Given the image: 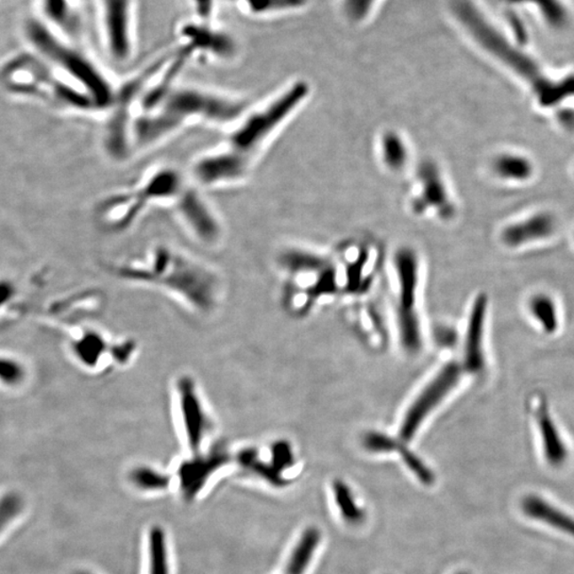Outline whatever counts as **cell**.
<instances>
[{"label":"cell","mask_w":574,"mask_h":574,"mask_svg":"<svg viewBox=\"0 0 574 574\" xmlns=\"http://www.w3.org/2000/svg\"><path fill=\"white\" fill-rule=\"evenodd\" d=\"M248 108L247 100L234 93L178 83L153 108L133 117V153L157 147L196 126L228 130Z\"/></svg>","instance_id":"1"},{"label":"cell","mask_w":574,"mask_h":574,"mask_svg":"<svg viewBox=\"0 0 574 574\" xmlns=\"http://www.w3.org/2000/svg\"><path fill=\"white\" fill-rule=\"evenodd\" d=\"M111 270L122 280L162 287L196 303H216L223 288L216 270L169 244L153 245L142 256L116 263Z\"/></svg>","instance_id":"2"},{"label":"cell","mask_w":574,"mask_h":574,"mask_svg":"<svg viewBox=\"0 0 574 574\" xmlns=\"http://www.w3.org/2000/svg\"><path fill=\"white\" fill-rule=\"evenodd\" d=\"M187 184L189 177L175 166H153L131 186L106 195L98 202V224L109 232H125L153 208L170 210Z\"/></svg>","instance_id":"3"},{"label":"cell","mask_w":574,"mask_h":574,"mask_svg":"<svg viewBox=\"0 0 574 574\" xmlns=\"http://www.w3.org/2000/svg\"><path fill=\"white\" fill-rule=\"evenodd\" d=\"M307 84L299 83L284 90L257 108L247 109L228 129L222 144L251 169L280 129L307 98Z\"/></svg>","instance_id":"4"},{"label":"cell","mask_w":574,"mask_h":574,"mask_svg":"<svg viewBox=\"0 0 574 574\" xmlns=\"http://www.w3.org/2000/svg\"><path fill=\"white\" fill-rule=\"evenodd\" d=\"M454 12L460 23L468 29L485 50L500 59L502 62L532 85L541 106L559 105L562 101L574 96V76L555 83L546 78L530 58L509 46L508 43L503 40V37L497 34L491 25H488L479 11L469 2L458 0L454 4Z\"/></svg>","instance_id":"5"},{"label":"cell","mask_w":574,"mask_h":574,"mask_svg":"<svg viewBox=\"0 0 574 574\" xmlns=\"http://www.w3.org/2000/svg\"><path fill=\"white\" fill-rule=\"evenodd\" d=\"M28 35L34 44L61 71L69 83L92 101L99 114H106L114 105L117 85L92 58L57 39L44 27L30 23Z\"/></svg>","instance_id":"6"},{"label":"cell","mask_w":574,"mask_h":574,"mask_svg":"<svg viewBox=\"0 0 574 574\" xmlns=\"http://www.w3.org/2000/svg\"><path fill=\"white\" fill-rule=\"evenodd\" d=\"M205 192L189 180L170 211L193 240L214 248L226 238V226Z\"/></svg>","instance_id":"7"},{"label":"cell","mask_w":574,"mask_h":574,"mask_svg":"<svg viewBox=\"0 0 574 574\" xmlns=\"http://www.w3.org/2000/svg\"><path fill=\"white\" fill-rule=\"evenodd\" d=\"M136 2L98 0V32L106 55L117 66L130 63L137 53Z\"/></svg>","instance_id":"8"},{"label":"cell","mask_w":574,"mask_h":574,"mask_svg":"<svg viewBox=\"0 0 574 574\" xmlns=\"http://www.w3.org/2000/svg\"><path fill=\"white\" fill-rule=\"evenodd\" d=\"M179 46L189 51L193 58L228 62L236 55L233 37L214 27L211 20L187 21L179 30Z\"/></svg>","instance_id":"9"},{"label":"cell","mask_w":574,"mask_h":574,"mask_svg":"<svg viewBox=\"0 0 574 574\" xmlns=\"http://www.w3.org/2000/svg\"><path fill=\"white\" fill-rule=\"evenodd\" d=\"M461 369L457 363H450L444 366L430 384L423 389L414 404L407 411L400 429V437L405 442H410L415 436L427 416L436 409L455 385L459 383Z\"/></svg>","instance_id":"10"},{"label":"cell","mask_w":574,"mask_h":574,"mask_svg":"<svg viewBox=\"0 0 574 574\" xmlns=\"http://www.w3.org/2000/svg\"><path fill=\"white\" fill-rule=\"evenodd\" d=\"M178 389L182 432L193 452H197L211 436L214 423L193 381L182 379Z\"/></svg>","instance_id":"11"},{"label":"cell","mask_w":574,"mask_h":574,"mask_svg":"<svg viewBox=\"0 0 574 574\" xmlns=\"http://www.w3.org/2000/svg\"><path fill=\"white\" fill-rule=\"evenodd\" d=\"M487 300L480 295L472 305L465 341V368L471 373H479L485 367L484 330Z\"/></svg>","instance_id":"12"},{"label":"cell","mask_w":574,"mask_h":574,"mask_svg":"<svg viewBox=\"0 0 574 574\" xmlns=\"http://www.w3.org/2000/svg\"><path fill=\"white\" fill-rule=\"evenodd\" d=\"M536 431L543 448L544 457L551 466L560 467L568 459V447L554 418L543 405L535 410Z\"/></svg>","instance_id":"13"},{"label":"cell","mask_w":574,"mask_h":574,"mask_svg":"<svg viewBox=\"0 0 574 574\" xmlns=\"http://www.w3.org/2000/svg\"><path fill=\"white\" fill-rule=\"evenodd\" d=\"M555 219L549 213L534 214L524 221L509 224L503 230L502 240L509 247H519L544 240L554 232Z\"/></svg>","instance_id":"14"},{"label":"cell","mask_w":574,"mask_h":574,"mask_svg":"<svg viewBox=\"0 0 574 574\" xmlns=\"http://www.w3.org/2000/svg\"><path fill=\"white\" fill-rule=\"evenodd\" d=\"M227 461L224 454L216 453L182 464L179 469L181 491L186 499L194 498L206 484L208 476Z\"/></svg>","instance_id":"15"},{"label":"cell","mask_w":574,"mask_h":574,"mask_svg":"<svg viewBox=\"0 0 574 574\" xmlns=\"http://www.w3.org/2000/svg\"><path fill=\"white\" fill-rule=\"evenodd\" d=\"M397 271L400 283V310H414L417 289V259L411 250H402L397 256Z\"/></svg>","instance_id":"16"},{"label":"cell","mask_w":574,"mask_h":574,"mask_svg":"<svg viewBox=\"0 0 574 574\" xmlns=\"http://www.w3.org/2000/svg\"><path fill=\"white\" fill-rule=\"evenodd\" d=\"M320 541L321 532L318 528L305 529L289 555L286 574H305L316 551H318Z\"/></svg>","instance_id":"17"},{"label":"cell","mask_w":574,"mask_h":574,"mask_svg":"<svg viewBox=\"0 0 574 574\" xmlns=\"http://www.w3.org/2000/svg\"><path fill=\"white\" fill-rule=\"evenodd\" d=\"M524 512L529 516L541 520L552 527L574 536V519L559 511L551 504L536 496H530L523 501Z\"/></svg>","instance_id":"18"},{"label":"cell","mask_w":574,"mask_h":574,"mask_svg":"<svg viewBox=\"0 0 574 574\" xmlns=\"http://www.w3.org/2000/svg\"><path fill=\"white\" fill-rule=\"evenodd\" d=\"M531 318L546 334H554L560 326L559 309L554 298L546 294L531 297L528 303Z\"/></svg>","instance_id":"19"},{"label":"cell","mask_w":574,"mask_h":574,"mask_svg":"<svg viewBox=\"0 0 574 574\" xmlns=\"http://www.w3.org/2000/svg\"><path fill=\"white\" fill-rule=\"evenodd\" d=\"M493 170L500 178L525 181L533 175V164L523 155L504 153L493 161Z\"/></svg>","instance_id":"20"},{"label":"cell","mask_w":574,"mask_h":574,"mask_svg":"<svg viewBox=\"0 0 574 574\" xmlns=\"http://www.w3.org/2000/svg\"><path fill=\"white\" fill-rule=\"evenodd\" d=\"M334 496L337 508L342 519L348 524L358 525L364 523L366 514L364 509L358 506L356 498L346 483L337 480L334 483Z\"/></svg>","instance_id":"21"},{"label":"cell","mask_w":574,"mask_h":574,"mask_svg":"<svg viewBox=\"0 0 574 574\" xmlns=\"http://www.w3.org/2000/svg\"><path fill=\"white\" fill-rule=\"evenodd\" d=\"M46 11L59 26L63 27L69 35H79L82 32V21L74 13V9L67 0H46Z\"/></svg>","instance_id":"22"},{"label":"cell","mask_w":574,"mask_h":574,"mask_svg":"<svg viewBox=\"0 0 574 574\" xmlns=\"http://www.w3.org/2000/svg\"><path fill=\"white\" fill-rule=\"evenodd\" d=\"M150 574H169L168 546L163 530L155 527L149 538Z\"/></svg>","instance_id":"23"},{"label":"cell","mask_w":574,"mask_h":574,"mask_svg":"<svg viewBox=\"0 0 574 574\" xmlns=\"http://www.w3.org/2000/svg\"><path fill=\"white\" fill-rule=\"evenodd\" d=\"M240 463L241 466L246 467L247 469H249L251 472H254L255 475L263 477L267 482H270L271 484L282 487L287 485V480H284L280 475V471H278L275 467L272 465H268L263 463L257 458V454L255 450H248V452H241L240 455Z\"/></svg>","instance_id":"24"},{"label":"cell","mask_w":574,"mask_h":574,"mask_svg":"<svg viewBox=\"0 0 574 574\" xmlns=\"http://www.w3.org/2000/svg\"><path fill=\"white\" fill-rule=\"evenodd\" d=\"M399 329L402 344L410 351H417L421 348L420 323L415 311L399 310Z\"/></svg>","instance_id":"25"},{"label":"cell","mask_w":574,"mask_h":574,"mask_svg":"<svg viewBox=\"0 0 574 574\" xmlns=\"http://www.w3.org/2000/svg\"><path fill=\"white\" fill-rule=\"evenodd\" d=\"M252 14H267L277 11L302 7L307 0H238Z\"/></svg>","instance_id":"26"},{"label":"cell","mask_w":574,"mask_h":574,"mask_svg":"<svg viewBox=\"0 0 574 574\" xmlns=\"http://www.w3.org/2000/svg\"><path fill=\"white\" fill-rule=\"evenodd\" d=\"M131 480L138 487L146 491H161L168 488L170 483L169 476L160 472L139 467L131 475Z\"/></svg>","instance_id":"27"},{"label":"cell","mask_w":574,"mask_h":574,"mask_svg":"<svg viewBox=\"0 0 574 574\" xmlns=\"http://www.w3.org/2000/svg\"><path fill=\"white\" fill-rule=\"evenodd\" d=\"M25 501L19 492L10 491L0 498V533L23 512Z\"/></svg>","instance_id":"28"},{"label":"cell","mask_w":574,"mask_h":574,"mask_svg":"<svg viewBox=\"0 0 574 574\" xmlns=\"http://www.w3.org/2000/svg\"><path fill=\"white\" fill-rule=\"evenodd\" d=\"M401 455L407 468L415 475L423 485L430 486L436 482V476H434L431 469H429L425 463L420 458L416 457L414 453L409 452V450L402 449Z\"/></svg>","instance_id":"29"},{"label":"cell","mask_w":574,"mask_h":574,"mask_svg":"<svg viewBox=\"0 0 574 574\" xmlns=\"http://www.w3.org/2000/svg\"><path fill=\"white\" fill-rule=\"evenodd\" d=\"M364 446L372 452H391L397 449V443L381 433H368L364 438Z\"/></svg>","instance_id":"30"},{"label":"cell","mask_w":574,"mask_h":574,"mask_svg":"<svg viewBox=\"0 0 574 574\" xmlns=\"http://www.w3.org/2000/svg\"><path fill=\"white\" fill-rule=\"evenodd\" d=\"M293 454L287 443H278L272 448V466L278 471L293 465Z\"/></svg>","instance_id":"31"},{"label":"cell","mask_w":574,"mask_h":574,"mask_svg":"<svg viewBox=\"0 0 574 574\" xmlns=\"http://www.w3.org/2000/svg\"><path fill=\"white\" fill-rule=\"evenodd\" d=\"M221 0H190L191 7L194 11L196 19L211 20Z\"/></svg>","instance_id":"32"},{"label":"cell","mask_w":574,"mask_h":574,"mask_svg":"<svg viewBox=\"0 0 574 574\" xmlns=\"http://www.w3.org/2000/svg\"><path fill=\"white\" fill-rule=\"evenodd\" d=\"M374 0H345L346 12L352 20H361L366 16Z\"/></svg>","instance_id":"33"},{"label":"cell","mask_w":574,"mask_h":574,"mask_svg":"<svg viewBox=\"0 0 574 574\" xmlns=\"http://www.w3.org/2000/svg\"><path fill=\"white\" fill-rule=\"evenodd\" d=\"M14 288L11 284L2 282L0 283V307L8 303L11 298L13 297Z\"/></svg>","instance_id":"34"},{"label":"cell","mask_w":574,"mask_h":574,"mask_svg":"<svg viewBox=\"0 0 574 574\" xmlns=\"http://www.w3.org/2000/svg\"><path fill=\"white\" fill-rule=\"evenodd\" d=\"M560 118L565 127H574V114L571 112L565 111L564 114H561Z\"/></svg>","instance_id":"35"},{"label":"cell","mask_w":574,"mask_h":574,"mask_svg":"<svg viewBox=\"0 0 574 574\" xmlns=\"http://www.w3.org/2000/svg\"><path fill=\"white\" fill-rule=\"evenodd\" d=\"M76 574H89V573H88V572H84V571H79V572H77Z\"/></svg>","instance_id":"36"},{"label":"cell","mask_w":574,"mask_h":574,"mask_svg":"<svg viewBox=\"0 0 574 574\" xmlns=\"http://www.w3.org/2000/svg\"><path fill=\"white\" fill-rule=\"evenodd\" d=\"M457 574H468V573H465V572H459V573H457Z\"/></svg>","instance_id":"37"}]
</instances>
